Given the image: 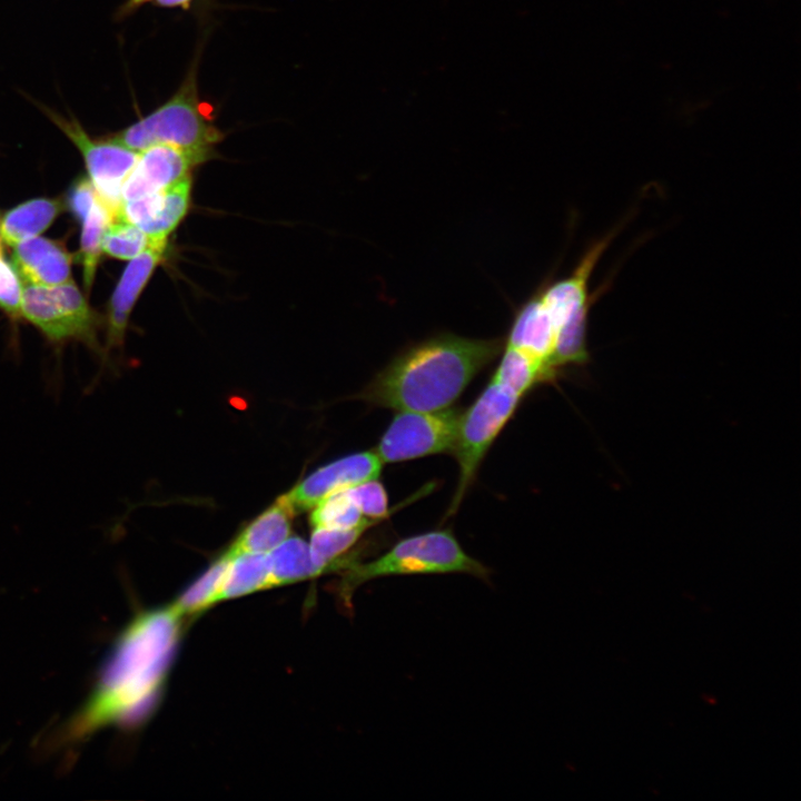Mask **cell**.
I'll list each match as a JSON object with an SVG mask.
<instances>
[{
    "label": "cell",
    "mask_w": 801,
    "mask_h": 801,
    "mask_svg": "<svg viewBox=\"0 0 801 801\" xmlns=\"http://www.w3.org/2000/svg\"><path fill=\"white\" fill-rule=\"evenodd\" d=\"M182 622L171 604L137 615L117 639L91 694L67 723L62 738L80 741L106 726L144 721L169 673Z\"/></svg>",
    "instance_id": "obj_1"
},
{
    "label": "cell",
    "mask_w": 801,
    "mask_h": 801,
    "mask_svg": "<svg viewBox=\"0 0 801 801\" xmlns=\"http://www.w3.org/2000/svg\"><path fill=\"white\" fill-rule=\"evenodd\" d=\"M503 346L501 338L435 334L404 348L357 397L396 411L433 412L451 407Z\"/></svg>",
    "instance_id": "obj_2"
},
{
    "label": "cell",
    "mask_w": 801,
    "mask_h": 801,
    "mask_svg": "<svg viewBox=\"0 0 801 801\" xmlns=\"http://www.w3.org/2000/svg\"><path fill=\"white\" fill-rule=\"evenodd\" d=\"M342 573L338 592L348 606L359 585L382 576L464 573L482 580L490 577V568L469 556L449 530L403 538L374 561H350Z\"/></svg>",
    "instance_id": "obj_3"
},
{
    "label": "cell",
    "mask_w": 801,
    "mask_h": 801,
    "mask_svg": "<svg viewBox=\"0 0 801 801\" xmlns=\"http://www.w3.org/2000/svg\"><path fill=\"white\" fill-rule=\"evenodd\" d=\"M211 112V106L199 97L194 65L165 103L111 139L137 152L164 144L209 157L214 146L222 139Z\"/></svg>",
    "instance_id": "obj_4"
},
{
    "label": "cell",
    "mask_w": 801,
    "mask_h": 801,
    "mask_svg": "<svg viewBox=\"0 0 801 801\" xmlns=\"http://www.w3.org/2000/svg\"><path fill=\"white\" fill-rule=\"evenodd\" d=\"M520 400L521 397L491 380L475 402L461 414L452 452L458 464V482L447 516L454 515L458 510L479 464L513 416Z\"/></svg>",
    "instance_id": "obj_5"
},
{
    "label": "cell",
    "mask_w": 801,
    "mask_h": 801,
    "mask_svg": "<svg viewBox=\"0 0 801 801\" xmlns=\"http://www.w3.org/2000/svg\"><path fill=\"white\" fill-rule=\"evenodd\" d=\"M461 414L451 407L433 412L398 411L374 452L383 464L452 453Z\"/></svg>",
    "instance_id": "obj_6"
},
{
    "label": "cell",
    "mask_w": 801,
    "mask_h": 801,
    "mask_svg": "<svg viewBox=\"0 0 801 801\" xmlns=\"http://www.w3.org/2000/svg\"><path fill=\"white\" fill-rule=\"evenodd\" d=\"M21 316L52 342L81 339L95 344L91 312L71 279L51 287L23 281Z\"/></svg>",
    "instance_id": "obj_7"
},
{
    "label": "cell",
    "mask_w": 801,
    "mask_h": 801,
    "mask_svg": "<svg viewBox=\"0 0 801 801\" xmlns=\"http://www.w3.org/2000/svg\"><path fill=\"white\" fill-rule=\"evenodd\" d=\"M43 111L79 148L99 198L118 216L121 187L135 167L139 152L112 139L93 141L76 119H67L48 108H43Z\"/></svg>",
    "instance_id": "obj_8"
},
{
    "label": "cell",
    "mask_w": 801,
    "mask_h": 801,
    "mask_svg": "<svg viewBox=\"0 0 801 801\" xmlns=\"http://www.w3.org/2000/svg\"><path fill=\"white\" fill-rule=\"evenodd\" d=\"M383 463L374 451L354 453L328 463L283 495L294 513L313 508L327 496L378 478Z\"/></svg>",
    "instance_id": "obj_9"
},
{
    "label": "cell",
    "mask_w": 801,
    "mask_h": 801,
    "mask_svg": "<svg viewBox=\"0 0 801 801\" xmlns=\"http://www.w3.org/2000/svg\"><path fill=\"white\" fill-rule=\"evenodd\" d=\"M208 156L171 145H154L139 152L121 187V202L164 190L190 177Z\"/></svg>",
    "instance_id": "obj_10"
},
{
    "label": "cell",
    "mask_w": 801,
    "mask_h": 801,
    "mask_svg": "<svg viewBox=\"0 0 801 801\" xmlns=\"http://www.w3.org/2000/svg\"><path fill=\"white\" fill-rule=\"evenodd\" d=\"M190 177L164 190L122 201L118 217L141 229L151 241H167L187 214Z\"/></svg>",
    "instance_id": "obj_11"
},
{
    "label": "cell",
    "mask_w": 801,
    "mask_h": 801,
    "mask_svg": "<svg viewBox=\"0 0 801 801\" xmlns=\"http://www.w3.org/2000/svg\"><path fill=\"white\" fill-rule=\"evenodd\" d=\"M167 241H151L137 257L132 258L111 296L108 313L107 349L122 345L130 312L164 258Z\"/></svg>",
    "instance_id": "obj_12"
},
{
    "label": "cell",
    "mask_w": 801,
    "mask_h": 801,
    "mask_svg": "<svg viewBox=\"0 0 801 801\" xmlns=\"http://www.w3.org/2000/svg\"><path fill=\"white\" fill-rule=\"evenodd\" d=\"M13 248L12 263L23 281L51 287L70 279L71 256L62 244L32 237Z\"/></svg>",
    "instance_id": "obj_13"
},
{
    "label": "cell",
    "mask_w": 801,
    "mask_h": 801,
    "mask_svg": "<svg viewBox=\"0 0 801 801\" xmlns=\"http://www.w3.org/2000/svg\"><path fill=\"white\" fill-rule=\"evenodd\" d=\"M555 337V326L536 290L515 310L504 345L523 350L542 362L550 380L552 377L548 363L554 350Z\"/></svg>",
    "instance_id": "obj_14"
},
{
    "label": "cell",
    "mask_w": 801,
    "mask_h": 801,
    "mask_svg": "<svg viewBox=\"0 0 801 801\" xmlns=\"http://www.w3.org/2000/svg\"><path fill=\"white\" fill-rule=\"evenodd\" d=\"M294 514L285 497L280 496L243 530L226 552L230 556L270 552L289 536Z\"/></svg>",
    "instance_id": "obj_15"
},
{
    "label": "cell",
    "mask_w": 801,
    "mask_h": 801,
    "mask_svg": "<svg viewBox=\"0 0 801 801\" xmlns=\"http://www.w3.org/2000/svg\"><path fill=\"white\" fill-rule=\"evenodd\" d=\"M58 200L38 198L8 211L0 221V238L8 245L36 237L47 229L60 211Z\"/></svg>",
    "instance_id": "obj_16"
},
{
    "label": "cell",
    "mask_w": 801,
    "mask_h": 801,
    "mask_svg": "<svg viewBox=\"0 0 801 801\" xmlns=\"http://www.w3.org/2000/svg\"><path fill=\"white\" fill-rule=\"evenodd\" d=\"M269 589L313 578L324 574L310 556L309 545L298 536H290L267 553Z\"/></svg>",
    "instance_id": "obj_17"
},
{
    "label": "cell",
    "mask_w": 801,
    "mask_h": 801,
    "mask_svg": "<svg viewBox=\"0 0 801 801\" xmlns=\"http://www.w3.org/2000/svg\"><path fill=\"white\" fill-rule=\"evenodd\" d=\"M266 589H269L267 553H240L229 561L216 604Z\"/></svg>",
    "instance_id": "obj_18"
},
{
    "label": "cell",
    "mask_w": 801,
    "mask_h": 801,
    "mask_svg": "<svg viewBox=\"0 0 801 801\" xmlns=\"http://www.w3.org/2000/svg\"><path fill=\"white\" fill-rule=\"evenodd\" d=\"M503 354L491 380L504 386L518 397L532 387L547 380L544 364L530 354L511 346H503Z\"/></svg>",
    "instance_id": "obj_19"
},
{
    "label": "cell",
    "mask_w": 801,
    "mask_h": 801,
    "mask_svg": "<svg viewBox=\"0 0 801 801\" xmlns=\"http://www.w3.org/2000/svg\"><path fill=\"white\" fill-rule=\"evenodd\" d=\"M365 527L349 530L319 528L313 530L309 551L314 564L323 573L342 571L352 558L344 554L357 542L366 531Z\"/></svg>",
    "instance_id": "obj_20"
},
{
    "label": "cell",
    "mask_w": 801,
    "mask_h": 801,
    "mask_svg": "<svg viewBox=\"0 0 801 801\" xmlns=\"http://www.w3.org/2000/svg\"><path fill=\"white\" fill-rule=\"evenodd\" d=\"M231 556L225 552L198 576L171 604L184 619L195 616L216 604L226 568Z\"/></svg>",
    "instance_id": "obj_21"
},
{
    "label": "cell",
    "mask_w": 801,
    "mask_h": 801,
    "mask_svg": "<svg viewBox=\"0 0 801 801\" xmlns=\"http://www.w3.org/2000/svg\"><path fill=\"white\" fill-rule=\"evenodd\" d=\"M117 216L103 204L97 194L95 204L85 221L80 239L79 259L83 267V283L87 293L92 285L96 267L102 251V239Z\"/></svg>",
    "instance_id": "obj_22"
},
{
    "label": "cell",
    "mask_w": 801,
    "mask_h": 801,
    "mask_svg": "<svg viewBox=\"0 0 801 801\" xmlns=\"http://www.w3.org/2000/svg\"><path fill=\"white\" fill-rule=\"evenodd\" d=\"M310 524L313 528L349 530L355 527L368 528L376 523L365 517L348 496L347 491L336 492L313 507Z\"/></svg>",
    "instance_id": "obj_23"
},
{
    "label": "cell",
    "mask_w": 801,
    "mask_h": 801,
    "mask_svg": "<svg viewBox=\"0 0 801 801\" xmlns=\"http://www.w3.org/2000/svg\"><path fill=\"white\" fill-rule=\"evenodd\" d=\"M151 240L137 226L117 217L109 225L103 239L102 251L119 259H132L141 254Z\"/></svg>",
    "instance_id": "obj_24"
},
{
    "label": "cell",
    "mask_w": 801,
    "mask_h": 801,
    "mask_svg": "<svg viewBox=\"0 0 801 801\" xmlns=\"http://www.w3.org/2000/svg\"><path fill=\"white\" fill-rule=\"evenodd\" d=\"M346 491L365 517L380 521L388 515L387 494L377 478L362 482Z\"/></svg>",
    "instance_id": "obj_25"
},
{
    "label": "cell",
    "mask_w": 801,
    "mask_h": 801,
    "mask_svg": "<svg viewBox=\"0 0 801 801\" xmlns=\"http://www.w3.org/2000/svg\"><path fill=\"white\" fill-rule=\"evenodd\" d=\"M21 294L19 274L4 260L0 249V307L11 317L21 316Z\"/></svg>",
    "instance_id": "obj_26"
},
{
    "label": "cell",
    "mask_w": 801,
    "mask_h": 801,
    "mask_svg": "<svg viewBox=\"0 0 801 801\" xmlns=\"http://www.w3.org/2000/svg\"><path fill=\"white\" fill-rule=\"evenodd\" d=\"M97 198V191L90 179L82 177L72 186L69 206L75 217L83 222Z\"/></svg>",
    "instance_id": "obj_27"
},
{
    "label": "cell",
    "mask_w": 801,
    "mask_h": 801,
    "mask_svg": "<svg viewBox=\"0 0 801 801\" xmlns=\"http://www.w3.org/2000/svg\"><path fill=\"white\" fill-rule=\"evenodd\" d=\"M155 2L164 8H182L186 9L192 0H155Z\"/></svg>",
    "instance_id": "obj_28"
},
{
    "label": "cell",
    "mask_w": 801,
    "mask_h": 801,
    "mask_svg": "<svg viewBox=\"0 0 801 801\" xmlns=\"http://www.w3.org/2000/svg\"><path fill=\"white\" fill-rule=\"evenodd\" d=\"M146 1H149V0H129L127 3V9H134V8L145 3Z\"/></svg>",
    "instance_id": "obj_29"
}]
</instances>
